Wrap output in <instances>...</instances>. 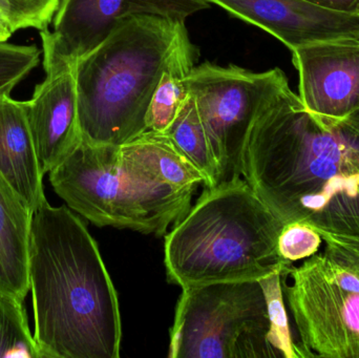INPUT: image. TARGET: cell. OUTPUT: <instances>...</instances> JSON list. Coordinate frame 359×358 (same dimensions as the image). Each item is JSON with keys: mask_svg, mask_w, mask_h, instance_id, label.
I'll list each match as a JSON object with an SVG mask.
<instances>
[{"mask_svg": "<svg viewBox=\"0 0 359 358\" xmlns=\"http://www.w3.org/2000/svg\"><path fill=\"white\" fill-rule=\"evenodd\" d=\"M242 178L283 224L313 228L329 258L359 262V111L318 115L287 84L251 126Z\"/></svg>", "mask_w": 359, "mask_h": 358, "instance_id": "cell-1", "label": "cell"}, {"mask_svg": "<svg viewBox=\"0 0 359 358\" xmlns=\"http://www.w3.org/2000/svg\"><path fill=\"white\" fill-rule=\"evenodd\" d=\"M188 37L184 21L135 16L74 64L81 139L120 146L147 132L164 69Z\"/></svg>", "mask_w": 359, "mask_h": 358, "instance_id": "cell-4", "label": "cell"}, {"mask_svg": "<svg viewBox=\"0 0 359 358\" xmlns=\"http://www.w3.org/2000/svg\"><path fill=\"white\" fill-rule=\"evenodd\" d=\"M46 78L25 101L27 121L43 174H50L81 142L74 64L42 48Z\"/></svg>", "mask_w": 359, "mask_h": 358, "instance_id": "cell-11", "label": "cell"}, {"mask_svg": "<svg viewBox=\"0 0 359 358\" xmlns=\"http://www.w3.org/2000/svg\"><path fill=\"white\" fill-rule=\"evenodd\" d=\"M276 273L259 281L183 288L170 329V358L282 357L274 326Z\"/></svg>", "mask_w": 359, "mask_h": 358, "instance_id": "cell-6", "label": "cell"}, {"mask_svg": "<svg viewBox=\"0 0 359 358\" xmlns=\"http://www.w3.org/2000/svg\"><path fill=\"white\" fill-rule=\"evenodd\" d=\"M60 0H0V13L13 31L48 29L58 10Z\"/></svg>", "mask_w": 359, "mask_h": 358, "instance_id": "cell-19", "label": "cell"}, {"mask_svg": "<svg viewBox=\"0 0 359 358\" xmlns=\"http://www.w3.org/2000/svg\"><path fill=\"white\" fill-rule=\"evenodd\" d=\"M0 174L33 214L46 201L25 101L0 96Z\"/></svg>", "mask_w": 359, "mask_h": 358, "instance_id": "cell-13", "label": "cell"}, {"mask_svg": "<svg viewBox=\"0 0 359 358\" xmlns=\"http://www.w3.org/2000/svg\"><path fill=\"white\" fill-rule=\"evenodd\" d=\"M209 8L206 0H60L54 29L40 31L42 48L63 62L76 61L102 43L118 23L135 16L184 21Z\"/></svg>", "mask_w": 359, "mask_h": 358, "instance_id": "cell-9", "label": "cell"}, {"mask_svg": "<svg viewBox=\"0 0 359 358\" xmlns=\"http://www.w3.org/2000/svg\"><path fill=\"white\" fill-rule=\"evenodd\" d=\"M122 160L160 182L183 191L206 186L202 172L180 151L164 132L147 130L134 140L118 146Z\"/></svg>", "mask_w": 359, "mask_h": 358, "instance_id": "cell-15", "label": "cell"}, {"mask_svg": "<svg viewBox=\"0 0 359 358\" xmlns=\"http://www.w3.org/2000/svg\"><path fill=\"white\" fill-rule=\"evenodd\" d=\"M32 212L0 174V294L25 303L29 291Z\"/></svg>", "mask_w": 359, "mask_h": 358, "instance_id": "cell-14", "label": "cell"}, {"mask_svg": "<svg viewBox=\"0 0 359 358\" xmlns=\"http://www.w3.org/2000/svg\"><path fill=\"white\" fill-rule=\"evenodd\" d=\"M40 358L23 303L0 294V358Z\"/></svg>", "mask_w": 359, "mask_h": 358, "instance_id": "cell-18", "label": "cell"}, {"mask_svg": "<svg viewBox=\"0 0 359 358\" xmlns=\"http://www.w3.org/2000/svg\"><path fill=\"white\" fill-rule=\"evenodd\" d=\"M41 50L36 46L0 42V96L10 95L40 62Z\"/></svg>", "mask_w": 359, "mask_h": 358, "instance_id": "cell-20", "label": "cell"}, {"mask_svg": "<svg viewBox=\"0 0 359 358\" xmlns=\"http://www.w3.org/2000/svg\"><path fill=\"white\" fill-rule=\"evenodd\" d=\"M318 8L341 14L359 15V0H303Z\"/></svg>", "mask_w": 359, "mask_h": 358, "instance_id": "cell-22", "label": "cell"}, {"mask_svg": "<svg viewBox=\"0 0 359 358\" xmlns=\"http://www.w3.org/2000/svg\"><path fill=\"white\" fill-rule=\"evenodd\" d=\"M271 34L289 50L323 40L359 39V15L341 14L303 0H206Z\"/></svg>", "mask_w": 359, "mask_h": 358, "instance_id": "cell-12", "label": "cell"}, {"mask_svg": "<svg viewBox=\"0 0 359 358\" xmlns=\"http://www.w3.org/2000/svg\"><path fill=\"white\" fill-rule=\"evenodd\" d=\"M284 226L243 178L205 187L164 237L168 281L183 289L280 273L292 264L278 252Z\"/></svg>", "mask_w": 359, "mask_h": 358, "instance_id": "cell-3", "label": "cell"}, {"mask_svg": "<svg viewBox=\"0 0 359 358\" xmlns=\"http://www.w3.org/2000/svg\"><path fill=\"white\" fill-rule=\"evenodd\" d=\"M67 207L99 227L163 237L191 207L194 191L155 180L121 159L118 146L82 140L50 172Z\"/></svg>", "mask_w": 359, "mask_h": 358, "instance_id": "cell-5", "label": "cell"}, {"mask_svg": "<svg viewBox=\"0 0 359 358\" xmlns=\"http://www.w3.org/2000/svg\"><path fill=\"white\" fill-rule=\"evenodd\" d=\"M322 243V237L311 227L302 223H291L285 225L280 231L278 252L280 258L293 263L318 254Z\"/></svg>", "mask_w": 359, "mask_h": 358, "instance_id": "cell-21", "label": "cell"}, {"mask_svg": "<svg viewBox=\"0 0 359 358\" xmlns=\"http://www.w3.org/2000/svg\"><path fill=\"white\" fill-rule=\"evenodd\" d=\"M29 281L40 358H119V301L83 221L48 200L32 214Z\"/></svg>", "mask_w": 359, "mask_h": 358, "instance_id": "cell-2", "label": "cell"}, {"mask_svg": "<svg viewBox=\"0 0 359 358\" xmlns=\"http://www.w3.org/2000/svg\"><path fill=\"white\" fill-rule=\"evenodd\" d=\"M219 170V183L242 178L247 137L262 107L288 83L282 69L255 73L238 65L205 62L187 78Z\"/></svg>", "mask_w": 359, "mask_h": 358, "instance_id": "cell-8", "label": "cell"}, {"mask_svg": "<svg viewBox=\"0 0 359 358\" xmlns=\"http://www.w3.org/2000/svg\"><path fill=\"white\" fill-rule=\"evenodd\" d=\"M304 358H359V263L316 254L282 271Z\"/></svg>", "mask_w": 359, "mask_h": 358, "instance_id": "cell-7", "label": "cell"}, {"mask_svg": "<svg viewBox=\"0 0 359 358\" xmlns=\"http://www.w3.org/2000/svg\"><path fill=\"white\" fill-rule=\"evenodd\" d=\"M291 53L306 109L337 119L359 111V39L323 40Z\"/></svg>", "mask_w": 359, "mask_h": 358, "instance_id": "cell-10", "label": "cell"}, {"mask_svg": "<svg viewBox=\"0 0 359 358\" xmlns=\"http://www.w3.org/2000/svg\"><path fill=\"white\" fill-rule=\"evenodd\" d=\"M198 55L189 36L175 50L151 98L147 113V130L165 132L172 125L182 105L189 97L187 78Z\"/></svg>", "mask_w": 359, "mask_h": 358, "instance_id": "cell-16", "label": "cell"}, {"mask_svg": "<svg viewBox=\"0 0 359 358\" xmlns=\"http://www.w3.org/2000/svg\"><path fill=\"white\" fill-rule=\"evenodd\" d=\"M14 33L10 23L4 18V15L0 13V42H6L10 39L12 34Z\"/></svg>", "mask_w": 359, "mask_h": 358, "instance_id": "cell-23", "label": "cell"}, {"mask_svg": "<svg viewBox=\"0 0 359 358\" xmlns=\"http://www.w3.org/2000/svg\"><path fill=\"white\" fill-rule=\"evenodd\" d=\"M168 135L182 153L202 172L206 186L215 187L219 183V170L215 153L211 149L206 130L201 121L192 97L182 105Z\"/></svg>", "mask_w": 359, "mask_h": 358, "instance_id": "cell-17", "label": "cell"}]
</instances>
